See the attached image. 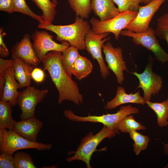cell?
<instances>
[{"label":"cell","instance_id":"6da1fadb","mask_svg":"<svg viewBox=\"0 0 168 168\" xmlns=\"http://www.w3.org/2000/svg\"><path fill=\"white\" fill-rule=\"evenodd\" d=\"M62 55L61 52L51 51L47 53L40 61L58 90V104L69 100L79 105L83 103V95L80 93L77 83L63 67Z\"/></svg>","mask_w":168,"mask_h":168},{"label":"cell","instance_id":"7a4b0ae2","mask_svg":"<svg viewBox=\"0 0 168 168\" xmlns=\"http://www.w3.org/2000/svg\"><path fill=\"white\" fill-rule=\"evenodd\" d=\"M38 27L54 33L57 35V40L67 41L71 46L80 50L86 49L85 37L91 29L88 22L79 16H76L75 22L71 24L56 25L47 22L39 23Z\"/></svg>","mask_w":168,"mask_h":168},{"label":"cell","instance_id":"3957f363","mask_svg":"<svg viewBox=\"0 0 168 168\" xmlns=\"http://www.w3.org/2000/svg\"><path fill=\"white\" fill-rule=\"evenodd\" d=\"M119 134L115 131L109 129L104 125L102 128L96 134H94L90 132L81 140L80 145L76 151L69 152L68 155L74 154L71 157L66 158V161L70 163L77 160L84 162L87 168H91L90 161L93 153L96 151V147L99 143L106 138H111Z\"/></svg>","mask_w":168,"mask_h":168},{"label":"cell","instance_id":"277c9868","mask_svg":"<svg viewBox=\"0 0 168 168\" xmlns=\"http://www.w3.org/2000/svg\"><path fill=\"white\" fill-rule=\"evenodd\" d=\"M139 113V109L128 105L121 106L116 113L103 114L100 116L91 115L80 116L76 115L70 110H65L63 112L65 116L73 122H90L100 123L105 126L109 129L116 131L119 133L117 126L119 122L125 117Z\"/></svg>","mask_w":168,"mask_h":168},{"label":"cell","instance_id":"5b68a950","mask_svg":"<svg viewBox=\"0 0 168 168\" xmlns=\"http://www.w3.org/2000/svg\"><path fill=\"white\" fill-rule=\"evenodd\" d=\"M53 147L50 144L30 141L15 131L0 129V152L13 155L17 150L35 149L39 151L49 150Z\"/></svg>","mask_w":168,"mask_h":168},{"label":"cell","instance_id":"8992f818","mask_svg":"<svg viewBox=\"0 0 168 168\" xmlns=\"http://www.w3.org/2000/svg\"><path fill=\"white\" fill-rule=\"evenodd\" d=\"M138 11L120 12L114 17L105 21H101L92 17L90 22L92 30L96 34L108 32L113 33L118 40L121 31L125 29L136 17Z\"/></svg>","mask_w":168,"mask_h":168},{"label":"cell","instance_id":"52a82bcc","mask_svg":"<svg viewBox=\"0 0 168 168\" xmlns=\"http://www.w3.org/2000/svg\"><path fill=\"white\" fill-rule=\"evenodd\" d=\"M120 35L132 38L133 43L138 45H141L152 51L156 59L163 64L168 62V54L162 48L156 38L155 30L150 27L145 32L137 33L124 29Z\"/></svg>","mask_w":168,"mask_h":168},{"label":"cell","instance_id":"ba28073f","mask_svg":"<svg viewBox=\"0 0 168 168\" xmlns=\"http://www.w3.org/2000/svg\"><path fill=\"white\" fill-rule=\"evenodd\" d=\"M19 92L17 105L21 113L20 119H24L35 117V110L38 104L41 102L47 94V89L40 90L30 85Z\"/></svg>","mask_w":168,"mask_h":168},{"label":"cell","instance_id":"9c48e42d","mask_svg":"<svg viewBox=\"0 0 168 168\" xmlns=\"http://www.w3.org/2000/svg\"><path fill=\"white\" fill-rule=\"evenodd\" d=\"M110 34L106 32L96 34L91 29L86 33L85 37L86 49L92 58L97 61L100 68L101 75L104 79L110 75L109 71L104 61L102 49L105 42L110 39L106 38Z\"/></svg>","mask_w":168,"mask_h":168},{"label":"cell","instance_id":"30bf717a","mask_svg":"<svg viewBox=\"0 0 168 168\" xmlns=\"http://www.w3.org/2000/svg\"><path fill=\"white\" fill-rule=\"evenodd\" d=\"M53 36L46 30H35L31 35L33 47L38 58L41 61L46 54L51 51L62 52L70 44L66 41L61 43H56L53 40Z\"/></svg>","mask_w":168,"mask_h":168},{"label":"cell","instance_id":"8fae6325","mask_svg":"<svg viewBox=\"0 0 168 168\" xmlns=\"http://www.w3.org/2000/svg\"><path fill=\"white\" fill-rule=\"evenodd\" d=\"M153 61H149L144 71L139 73L136 72H132L139 81V84L136 89L142 88L143 96L146 100L150 101L152 96L157 95L161 89L162 80L161 76L153 72Z\"/></svg>","mask_w":168,"mask_h":168},{"label":"cell","instance_id":"7c38bea8","mask_svg":"<svg viewBox=\"0 0 168 168\" xmlns=\"http://www.w3.org/2000/svg\"><path fill=\"white\" fill-rule=\"evenodd\" d=\"M166 0H152L145 6H140L136 17L124 29L137 33L145 32L150 27L155 13Z\"/></svg>","mask_w":168,"mask_h":168},{"label":"cell","instance_id":"4fadbf2b","mask_svg":"<svg viewBox=\"0 0 168 168\" xmlns=\"http://www.w3.org/2000/svg\"><path fill=\"white\" fill-rule=\"evenodd\" d=\"M102 50L108 68L114 72L118 83L122 84L125 79L123 72L128 69L123 57L122 49L120 47L114 48L111 43L107 41L103 45Z\"/></svg>","mask_w":168,"mask_h":168},{"label":"cell","instance_id":"5bb4252c","mask_svg":"<svg viewBox=\"0 0 168 168\" xmlns=\"http://www.w3.org/2000/svg\"><path fill=\"white\" fill-rule=\"evenodd\" d=\"M30 38L29 34H25L21 40L12 46V55L18 57L32 66H36L41 61L36 55Z\"/></svg>","mask_w":168,"mask_h":168},{"label":"cell","instance_id":"9a60e30c","mask_svg":"<svg viewBox=\"0 0 168 168\" xmlns=\"http://www.w3.org/2000/svg\"><path fill=\"white\" fill-rule=\"evenodd\" d=\"M43 124L35 117L16 121L13 131L30 141L37 142V137Z\"/></svg>","mask_w":168,"mask_h":168},{"label":"cell","instance_id":"2e32d148","mask_svg":"<svg viewBox=\"0 0 168 168\" xmlns=\"http://www.w3.org/2000/svg\"><path fill=\"white\" fill-rule=\"evenodd\" d=\"M5 82L3 92L0 97V101L9 102L12 106L17 105V99L19 92V83L15 79L14 71L12 66L8 68L5 74Z\"/></svg>","mask_w":168,"mask_h":168},{"label":"cell","instance_id":"e0dca14e","mask_svg":"<svg viewBox=\"0 0 168 168\" xmlns=\"http://www.w3.org/2000/svg\"><path fill=\"white\" fill-rule=\"evenodd\" d=\"M146 101L144 97L141 96L139 91L134 94H128L126 93L124 87L119 86L117 88L115 96L107 103L105 108L112 110L120 105L128 103L144 105L146 104Z\"/></svg>","mask_w":168,"mask_h":168},{"label":"cell","instance_id":"ac0fdd59","mask_svg":"<svg viewBox=\"0 0 168 168\" xmlns=\"http://www.w3.org/2000/svg\"><path fill=\"white\" fill-rule=\"evenodd\" d=\"M91 8L101 21L110 20L120 13L113 0H91Z\"/></svg>","mask_w":168,"mask_h":168},{"label":"cell","instance_id":"d6986e66","mask_svg":"<svg viewBox=\"0 0 168 168\" xmlns=\"http://www.w3.org/2000/svg\"><path fill=\"white\" fill-rule=\"evenodd\" d=\"M11 57L14 60L12 67L15 78L19 83L20 89L30 85L33 66L16 56L12 55Z\"/></svg>","mask_w":168,"mask_h":168},{"label":"cell","instance_id":"ffe728a7","mask_svg":"<svg viewBox=\"0 0 168 168\" xmlns=\"http://www.w3.org/2000/svg\"><path fill=\"white\" fill-rule=\"evenodd\" d=\"M93 65L86 57L80 55L74 62L72 69V75L77 80L81 81L92 72Z\"/></svg>","mask_w":168,"mask_h":168},{"label":"cell","instance_id":"44dd1931","mask_svg":"<svg viewBox=\"0 0 168 168\" xmlns=\"http://www.w3.org/2000/svg\"><path fill=\"white\" fill-rule=\"evenodd\" d=\"M146 104L156 113L157 124L159 127H165L168 125V98L160 103L146 100Z\"/></svg>","mask_w":168,"mask_h":168},{"label":"cell","instance_id":"7402d4cb","mask_svg":"<svg viewBox=\"0 0 168 168\" xmlns=\"http://www.w3.org/2000/svg\"><path fill=\"white\" fill-rule=\"evenodd\" d=\"M12 107L9 102L0 101V129L13 130L16 121L12 116Z\"/></svg>","mask_w":168,"mask_h":168},{"label":"cell","instance_id":"603a6c76","mask_svg":"<svg viewBox=\"0 0 168 168\" xmlns=\"http://www.w3.org/2000/svg\"><path fill=\"white\" fill-rule=\"evenodd\" d=\"M78 50L77 48L70 46L62 53L61 61L63 67L71 77L72 75V66L76 59L80 55Z\"/></svg>","mask_w":168,"mask_h":168},{"label":"cell","instance_id":"cb8c5ba5","mask_svg":"<svg viewBox=\"0 0 168 168\" xmlns=\"http://www.w3.org/2000/svg\"><path fill=\"white\" fill-rule=\"evenodd\" d=\"M37 7L41 10L44 20L47 22L53 21L57 14L56 6L50 0H31Z\"/></svg>","mask_w":168,"mask_h":168},{"label":"cell","instance_id":"d4e9b609","mask_svg":"<svg viewBox=\"0 0 168 168\" xmlns=\"http://www.w3.org/2000/svg\"><path fill=\"white\" fill-rule=\"evenodd\" d=\"M68 3L75 13L76 16L87 19L91 11V0H68Z\"/></svg>","mask_w":168,"mask_h":168},{"label":"cell","instance_id":"484cf974","mask_svg":"<svg viewBox=\"0 0 168 168\" xmlns=\"http://www.w3.org/2000/svg\"><path fill=\"white\" fill-rule=\"evenodd\" d=\"M118 131L123 133H129L133 131L144 130L146 127L136 121L132 114L123 118L117 126Z\"/></svg>","mask_w":168,"mask_h":168},{"label":"cell","instance_id":"4316f807","mask_svg":"<svg viewBox=\"0 0 168 168\" xmlns=\"http://www.w3.org/2000/svg\"><path fill=\"white\" fill-rule=\"evenodd\" d=\"M129 136L134 142L133 151L138 156L141 151L146 150L150 139L148 136L143 135L137 131H133L129 133Z\"/></svg>","mask_w":168,"mask_h":168},{"label":"cell","instance_id":"83f0119b","mask_svg":"<svg viewBox=\"0 0 168 168\" xmlns=\"http://www.w3.org/2000/svg\"><path fill=\"white\" fill-rule=\"evenodd\" d=\"M14 12H20L27 15L38 21L39 23L47 22L45 21L42 16H40L35 13L27 5L25 0H13Z\"/></svg>","mask_w":168,"mask_h":168},{"label":"cell","instance_id":"f1b7e54d","mask_svg":"<svg viewBox=\"0 0 168 168\" xmlns=\"http://www.w3.org/2000/svg\"><path fill=\"white\" fill-rule=\"evenodd\" d=\"M155 31L156 36L166 41L168 45V12L157 18Z\"/></svg>","mask_w":168,"mask_h":168},{"label":"cell","instance_id":"f546056e","mask_svg":"<svg viewBox=\"0 0 168 168\" xmlns=\"http://www.w3.org/2000/svg\"><path fill=\"white\" fill-rule=\"evenodd\" d=\"M15 168H36L31 156L23 152H17L13 154Z\"/></svg>","mask_w":168,"mask_h":168},{"label":"cell","instance_id":"4dcf8cb0","mask_svg":"<svg viewBox=\"0 0 168 168\" xmlns=\"http://www.w3.org/2000/svg\"><path fill=\"white\" fill-rule=\"evenodd\" d=\"M118 6L119 12L128 11H138L140 3L144 0H113Z\"/></svg>","mask_w":168,"mask_h":168},{"label":"cell","instance_id":"1f68e13d","mask_svg":"<svg viewBox=\"0 0 168 168\" xmlns=\"http://www.w3.org/2000/svg\"><path fill=\"white\" fill-rule=\"evenodd\" d=\"M14 62L13 58L5 59L0 58V97L2 95L5 82V74L8 68L12 66Z\"/></svg>","mask_w":168,"mask_h":168},{"label":"cell","instance_id":"d6a6232c","mask_svg":"<svg viewBox=\"0 0 168 168\" xmlns=\"http://www.w3.org/2000/svg\"><path fill=\"white\" fill-rule=\"evenodd\" d=\"M13 155L5 153H0V168H15Z\"/></svg>","mask_w":168,"mask_h":168},{"label":"cell","instance_id":"836d02e7","mask_svg":"<svg viewBox=\"0 0 168 168\" xmlns=\"http://www.w3.org/2000/svg\"><path fill=\"white\" fill-rule=\"evenodd\" d=\"M31 78L37 83L42 82L44 80L45 74L44 71L38 68L33 69L31 73Z\"/></svg>","mask_w":168,"mask_h":168},{"label":"cell","instance_id":"e575fe53","mask_svg":"<svg viewBox=\"0 0 168 168\" xmlns=\"http://www.w3.org/2000/svg\"><path fill=\"white\" fill-rule=\"evenodd\" d=\"M3 29L2 28H0V56L1 58L7 57L9 55V52L8 49L4 43L3 39L4 37L7 34L6 32H3Z\"/></svg>","mask_w":168,"mask_h":168},{"label":"cell","instance_id":"d590c367","mask_svg":"<svg viewBox=\"0 0 168 168\" xmlns=\"http://www.w3.org/2000/svg\"><path fill=\"white\" fill-rule=\"evenodd\" d=\"M13 0H0V10L11 14L14 12Z\"/></svg>","mask_w":168,"mask_h":168},{"label":"cell","instance_id":"8d00e7d4","mask_svg":"<svg viewBox=\"0 0 168 168\" xmlns=\"http://www.w3.org/2000/svg\"><path fill=\"white\" fill-rule=\"evenodd\" d=\"M164 152L166 155H168V143L167 144H164Z\"/></svg>","mask_w":168,"mask_h":168},{"label":"cell","instance_id":"74e56055","mask_svg":"<svg viewBox=\"0 0 168 168\" xmlns=\"http://www.w3.org/2000/svg\"><path fill=\"white\" fill-rule=\"evenodd\" d=\"M152 0H144L143 3L144 4L147 5Z\"/></svg>","mask_w":168,"mask_h":168},{"label":"cell","instance_id":"f35d334b","mask_svg":"<svg viewBox=\"0 0 168 168\" xmlns=\"http://www.w3.org/2000/svg\"><path fill=\"white\" fill-rule=\"evenodd\" d=\"M52 2L54 5L57 6L58 3L57 0H52Z\"/></svg>","mask_w":168,"mask_h":168}]
</instances>
